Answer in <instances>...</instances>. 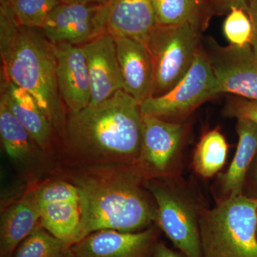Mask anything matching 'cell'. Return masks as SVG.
I'll return each instance as SVG.
<instances>
[{"label":"cell","mask_w":257,"mask_h":257,"mask_svg":"<svg viewBox=\"0 0 257 257\" xmlns=\"http://www.w3.org/2000/svg\"><path fill=\"white\" fill-rule=\"evenodd\" d=\"M136 163L94 166L74 176L81 214L79 240L100 230L142 231L157 221V205Z\"/></svg>","instance_id":"cell-1"},{"label":"cell","mask_w":257,"mask_h":257,"mask_svg":"<svg viewBox=\"0 0 257 257\" xmlns=\"http://www.w3.org/2000/svg\"><path fill=\"white\" fill-rule=\"evenodd\" d=\"M1 76L30 93L54 128L64 133L65 106L57 79L55 45L42 29L19 25L6 3L0 2Z\"/></svg>","instance_id":"cell-2"},{"label":"cell","mask_w":257,"mask_h":257,"mask_svg":"<svg viewBox=\"0 0 257 257\" xmlns=\"http://www.w3.org/2000/svg\"><path fill=\"white\" fill-rule=\"evenodd\" d=\"M64 133L76 155L99 165L134 164L141 152L140 104L124 90L107 100L69 113Z\"/></svg>","instance_id":"cell-3"},{"label":"cell","mask_w":257,"mask_h":257,"mask_svg":"<svg viewBox=\"0 0 257 257\" xmlns=\"http://www.w3.org/2000/svg\"><path fill=\"white\" fill-rule=\"evenodd\" d=\"M257 199H218L199 216L202 257H257Z\"/></svg>","instance_id":"cell-4"},{"label":"cell","mask_w":257,"mask_h":257,"mask_svg":"<svg viewBox=\"0 0 257 257\" xmlns=\"http://www.w3.org/2000/svg\"><path fill=\"white\" fill-rule=\"evenodd\" d=\"M157 205L156 224L185 257H202L199 216L202 206L177 176L148 179Z\"/></svg>","instance_id":"cell-5"},{"label":"cell","mask_w":257,"mask_h":257,"mask_svg":"<svg viewBox=\"0 0 257 257\" xmlns=\"http://www.w3.org/2000/svg\"><path fill=\"white\" fill-rule=\"evenodd\" d=\"M204 25L186 23L177 26L157 25L145 45L150 51L155 85L152 97L175 87L192 67L199 45V31Z\"/></svg>","instance_id":"cell-6"},{"label":"cell","mask_w":257,"mask_h":257,"mask_svg":"<svg viewBox=\"0 0 257 257\" xmlns=\"http://www.w3.org/2000/svg\"><path fill=\"white\" fill-rule=\"evenodd\" d=\"M219 94L209 55L199 46L183 78L165 94L144 101L140 109L143 114L178 121Z\"/></svg>","instance_id":"cell-7"},{"label":"cell","mask_w":257,"mask_h":257,"mask_svg":"<svg viewBox=\"0 0 257 257\" xmlns=\"http://www.w3.org/2000/svg\"><path fill=\"white\" fill-rule=\"evenodd\" d=\"M187 126L143 114L141 152L137 165L147 179L177 176Z\"/></svg>","instance_id":"cell-8"},{"label":"cell","mask_w":257,"mask_h":257,"mask_svg":"<svg viewBox=\"0 0 257 257\" xmlns=\"http://www.w3.org/2000/svg\"><path fill=\"white\" fill-rule=\"evenodd\" d=\"M108 4L62 3L49 15L42 30L54 45H83L106 31Z\"/></svg>","instance_id":"cell-9"},{"label":"cell","mask_w":257,"mask_h":257,"mask_svg":"<svg viewBox=\"0 0 257 257\" xmlns=\"http://www.w3.org/2000/svg\"><path fill=\"white\" fill-rule=\"evenodd\" d=\"M209 47L207 52L219 94L257 99V58L251 45L220 47L210 40Z\"/></svg>","instance_id":"cell-10"},{"label":"cell","mask_w":257,"mask_h":257,"mask_svg":"<svg viewBox=\"0 0 257 257\" xmlns=\"http://www.w3.org/2000/svg\"><path fill=\"white\" fill-rule=\"evenodd\" d=\"M159 229L152 225L135 232L95 231L72 245L73 257H151L158 241Z\"/></svg>","instance_id":"cell-11"},{"label":"cell","mask_w":257,"mask_h":257,"mask_svg":"<svg viewBox=\"0 0 257 257\" xmlns=\"http://www.w3.org/2000/svg\"><path fill=\"white\" fill-rule=\"evenodd\" d=\"M57 79L59 92L69 113L82 110L90 104V77L82 45L56 44Z\"/></svg>","instance_id":"cell-12"},{"label":"cell","mask_w":257,"mask_h":257,"mask_svg":"<svg viewBox=\"0 0 257 257\" xmlns=\"http://www.w3.org/2000/svg\"><path fill=\"white\" fill-rule=\"evenodd\" d=\"M82 46L92 88L89 105H96L107 100L118 91L123 90L114 37L106 32Z\"/></svg>","instance_id":"cell-13"},{"label":"cell","mask_w":257,"mask_h":257,"mask_svg":"<svg viewBox=\"0 0 257 257\" xmlns=\"http://www.w3.org/2000/svg\"><path fill=\"white\" fill-rule=\"evenodd\" d=\"M114 37L123 90L141 104L152 97L155 85V69L150 51L140 40Z\"/></svg>","instance_id":"cell-14"},{"label":"cell","mask_w":257,"mask_h":257,"mask_svg":"<svg viewBox=\"0 0 257 257\" xmlns=\"http://www.w3.org/2000/svg\"><path fill=\"white\" fill-rule=\"evenodd\" d=\"M106 31L145 44L157 26L153 0H109Z\"/></svg>","instance_id":"cell-15"},{"label":"cell","mask_w":257,"mask_h":257,"mask_svg":"<svg viewBox=\"0 0 257 257\" xmlns=\"http://www.w3.org/2000/svg\"><path fill=\"white\" fill-rule=\"evenodd\" d=\"M18 121L31 135L37 147L50 146L53 126L30 93L1 76V97Z\"/></svg>","instance_id":"cell-16"},{"label":"cell","mask_w":257,"mask_h":257,"mask_svg":"<svg viewBox=\"0 0 257 257\" xmlns=\"http://www.w3.org/2000/svg\"><path fill=\"white\" fill-rule=\"evenodd\" d=\"M239 141L234 158L227 170L219 175L221 198L242 195L248 170L257 155V124L251 120L239 118L236 124Z\"/></svg>","instance_id":"cell-17"},{"label":"cell","mask_w":257,"mask_h":257,"mask_svg":"<svg viewBox=\"0 0 257 257\" xmlns=\"http://www.w3.org/2000/svg\"><path fill=\"white\" fill-rule=\"evenodd\" d=\"M40 209L32 197L15 203L3 213L0 222L1 257H10L40 224Z\"/></svg>","instance_id":"cell-18"},{"label":"cell","mask_w":257,"mask_h":257,"mask_svg":"<svg viewBox=\"0 0 257 257\" xmlns=\"http://www.w3.org/2000/svg\"><path fill=\"white\" fill-rule=\"evenodd\" d=\"M40 224L51 234L72 245L78 242L81 229L79 202L51 203L40 208Z\"/></svg>","instance_id":"cell-19"},{"label":"cell","mask_w":257,"mask_h":257,"mask_svg":"<svg viewBox=\"0 0 257 257\" xmlns=\"http://www.w3.org/2000/svg\"><path fill=\"white\" fill-rule=\"evenodd\" d=\"M228 150L227 142L220 130L213 128L203 134L193 153L194 172L203 178L217 175L226 163Z\"/></svg>","instance_id":"cell-20"},{"label":"cell","mask_w":257,"mask_h":257,"mask_svg":"<svg viewBox=\"0 0 257 257\" xmlns=\"http://www.w3.org/2000/svg\"><path fill=\"white\" fill-rule=\"evenodd\" d=\"M0 135L8 156L23 162L32 157L36 143L3 99H0Z\"/></svg>","instance_id":"cell-21"},{"label":"cell","mask_w":257,"mask_h":257,"mask_svg":"<svg viewBox=\"0 0 257 257\" xmlns=\"http://www.w3.org/2000/svg\"><path fill=\"white\" fill-rule=\"evenodd\" d=\"M153 5L157 25L161 26L204 25L211 14L204 0H153Z\"/></svg>","instance_id":"cell-22"},{"label":"cell","mask_w":257,"mask_h":257,"mask_svg":"<svg viewBox=\"0 0 257 257\" xmlns=\"http://www.w3.org/2000/svg\"><path fill=\"white\" fill-rule=\"evenodd\" d=\"M13 257H73L72 245L51 234L39 224L22 241Z\"/></svg>","instance_id":"cell-23"},{"label":"cell","mask_w":257,"mask_h":257,"mask_svg":"<svg viewBox=\"0 0 257 257\" xmlns=\"http://www.w3.org/2000/svg\"><path fill=\"white\" fill-rule=\"evenodd\" d=\"M9 6L19 25L43 28L50 13L62 0H0Z\"/></svg>","instance_id":"cell-24"},{"label":"cell","mask_w":257,"mask_h":257,"mask_svg":"<svg viewBox=\"0 0 257 257\" xmlns=\"http://www.w3.org/2000/svg\"><path fill=\"white\" fill-rule=\"evenodd\" d=\"M223 33L230 45L244 47L251 45L253 25L246 6H233L227 13Z\"/></svg>","instance_id":"cell-25"},{"label":"cell","mask_w":257,"mask_h":257,"mask_svg":"<svg viewBox=\"0 0 257 257\" xmlns=\"http://www.w3.org/2000/svg\"><path fill=\"white\" fill-rule=\"evenodd\" d=\"M31 197L39 209L51 203L79 202V192L77 187L73 183L62 181L45 184Z\"/></svg>","instance_id":"cell-26"},{"label":"cell","mask_w":257,"mask_h":257,"mask_svg":"<svg viewBox=\"0 0 257 257\" xmlns=\"http://www.w3.org/2000/svg\"><path fill=\"white\" fill-rule=\"evenodd\" d=\"M224 114L236 119L244 118L250 119L257 124V99L232 98L226 103Z\"/></svg>","instance_id":"cell-27"},{"label":"cell","mask_w":257,"mask_h":257,"mask_svg":"<svg viewBox=\"0 0 257 257\" xmlns=\"http://www.w3.org/2000/svg\"><path fill=\"white\" fill-rule=\"evenodd\" d=\"M211 13L223 14L228 13L233 6H245L246 0H204Z\"/></svg>","instance_id":"cell-28"},{"label":"cell","mask_w":257,"mask_h":257,"mask_svg":"<svg viewBox=\"0 0 257 257\" xmlns=\"http://www.w3.org/2000/svg\"><path fill=\"white\" fill-rule=\"evenodd\" d=\"M243 195L257 199V155L246 175Z\"/></svg>","instance_id":"cell-29"},{"label":"cell","mask_w":257,"mask_h":257,"mask_svg":"<svg viewBox=\"0 0 257 257\" xmlns=\"http://www.w3.org/2000/svg\"><path fill=\"white\" fill-rule=\"evenodd\" d=\"M245 6L252 23L253 36L251 47L257 58V0H246Z\"/></svg>","instance_id":"cell-30"},{"label":"cell","mask_w":257,"mask_h":257,"mask_svg":"<svg viewBox=\"0 0 257 257\" xmlns=\"http://www.w3.org/2000/svg\"><path fill=\"white\" fill-rule=\"evenodd\" d=\"M151 257H185L169 248L162 241H157Z\"/></svg>","instance_id":"cell-31"},{"label":"cell","mask_w":257,"mask_h":257,"mask_svg":"<svg viewBox=\"0 0 257 257\" xmlns=\"http://www.w3.org/2000/svg\"><path fill=\"white\" fill-rule=\"evenodd\" d=\"M109 0H62L64 3H81V4H107Z\"/></svg>","instance_id":"cell-32"},{"label":"cell","mask_w":257,"mask_h":257,"mask_svg":"<svg viewBox=\"0 0 257 257\" xmlns=\"http://www.w3.org/2000/svg\"><path fill=\"white\" fill-rule=\"evenodd\" d=\"M256 236H257V227H256Z\"/></svg>","instance_id":"cell-33"}]
</instances>
